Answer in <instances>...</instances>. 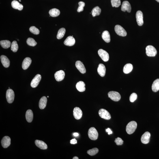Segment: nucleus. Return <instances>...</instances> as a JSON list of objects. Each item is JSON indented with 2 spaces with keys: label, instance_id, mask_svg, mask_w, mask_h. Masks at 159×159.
<instances>
[{
  "label": "nucleus",
  "instance_id": "nucleus-8",
  "mask_svg": "<svg viewBox=\"0 0 159 159\" xmlns=\"http://www.w3.org/2000/svg\"><path fill=\"white\" fill-rule=\"evenodd\" d=\"M98 55L104 62H107L109 60V55L106 51L103 49H100L98 50Z\"/></svg>",
  "mask_w": 159,
  "mask_h": 159
},
{
  "label": "nucleus",
  "instance_id": "nucleus-22",
  "mask_svg": "<svg viewBox=\"0 0 159 159\" xmlns=\"http://www.w3.org/2000/svg\"><path fill=\"white\" fill-rule=\"evenodd\" d=\"M11 5L13 8L17 9L19 10H22L23 9V6L16 1H13L11 3Z\"/></svg>",
  "mask_w": 159,
  "mask_h": 159
},
{
  "label": "nucleus",
  "instance_id": "nucleus-33",
  "mask_svg": "<svg viewBox=\"0 0 159 159\" xmlns=\"http://www.w3.org/2000/svg\"><path fill=\"white\" fill-rule=\"evenodd\" d=\"M18 49V45L16 41H14L11 45V49L14 52H16Z\"/></svg>",
  "mask_w": 159,
  "mask_h": 159
},
{
  "label": "nucleus",
  "instance_id": "nucleus-38",
  "mask_svg": "<svg viewBox=\"0 0 159 159\" xmlns=\"http://www.w3.org/2000/svg\"><path fill=\"white\" fill-rule=\"evenodd\" d=\"M79 4V7H78L77 9V12H82L84 10V7L85 6V3L83 2L80 1L78 3Z\"/></svg>",
  "mask_w": 159,
  "mask_h": 159
},
{
  "label": "nucleus",
  "instance_id": "nucleus-2",
  "mask_svg": "<svg viewBox=\"0 0 159 159\" xmlns=\"http://www.w3.org/2000/svg\"><path fill=\"white\" fill-rule=\"evenodd\" d=\"M88 134L89 137L91 139L96 140L98 139V133L94 127H91L90 128Z\"/></svg>",
  "mask_w": 159,
  "mask_h": 159
},
{
  "label": "nucleus",
  "instance_id": "nucleus-45",
  "mask_svg": "<svg viewBox=\"0 0 159 159\" xmlns=\"http://www.w3.org/2000/svg\"><path fill=\"white\" fill-rule=\"evenodd\" d=\"M155 1H156L157 2H158L159 3V0H155Z\"/></svg>",
  "mask_w": 159,
  "mask_h": 159
},
{
  "label": "nucleus",
  "instance_id": "nucleus-42",
  "mask_svg": "<svg viewBox=\"0 0 159 159\" xmlns=\"http://www.w3.org/2000/svg\"><path fill=\"white\" fill-rule=\"evenodd\" d=\"M106 132L108 133V135H110L113 133V132L111 131L110 129L109 128H108L107 129H106Z\"/></svg>",
  "mask_w": 159,
  "mask_h": 159
},
{
  "label": "nucleus",
  "instance_id": "nucleus-36",
  "mask_svg": "<svg viewBox=\"0 0 159 159\" xmlns=\"http://www.w3.org/2000/svg\"><path fill=\"white\" fill-rule=\"evenodd\" d=\"M112 6L115 7H119L121 5L120 0H111Z\"/></svg>",
  "mask_w": 159,
  "mask_h": 159
},
{
  "label": "nucleus",
  "instance_id": "nucleus-40",
  "mask_svg": "<svg viewBox=\"0 0 159 159\" xmlns=\"http://www.w3.org/2000/svg\"><path fill=\"white\" fill-rule=\"evenodd\" d=\"M115 142L117 145L119 146L122 145L123 141L121 138L118 137L115 139Z\"/></svg>",
  "mask_w": 159,
  "mask_h": 159
},
{
  "label": "nucleus",
  "instance_id": "nucleus-37",
  "mask_svg": "<svg viewBox=\"0 0 159 159\" xmlns=\"http://www.w3.org/2000/svg\"><path fill=\"white\" fill-rule=\"evenodd\" d=\"M29 30L34 34L37 35L40 33V31L35 26H32L30 28Z\"/></svg>",
  "mask_w": 159,
  "mask_h": 159
},
{
  "label": "nucleus",
  "instance_id": "nucleus-1",
  "mask_svg": "<svg viewBox=\"0 0 159 159\" xmlns=\"http://www.w3.org/2000/svg\"><path fill=\"white\" fill-rule=\"evenodd\" d=\"M137 127V123L135 121H132L129 123L126 127V131L129 134H132L135 132Z\"/></svg>",
  "mask_w": 159,
  "mask_h": 159
},
{
  "label": "nucleus",
  "instance_id": "nucleus-44",
  "mask_svg": "<svg viewBox=\"0 0 159 159\" xmlns=\"http://www.w3.org/2000/svg\"><path fill=\"white\" fill-rule=\"evenodd\" d=\"M73 159H78L79 158H78V157L77 156H75L73 158Z\"/></svg>",
  "mask_w": 159,
  "mask_h": 159
},
{
  "label": "nucleus",
  "instance_id": "nucleus-13",
  "mask_svg": "<svg viewBox=\"0 0 159 159\" xmlns=\"http://www.w3.org/2000/svg\"><path fill=\"white\" fill-rule=\"evenodd\" d=\"M73 114L75 119L77 120H79L81 118L83 113L79 108L76 107L74 108Z\"/></svg>",
  "mask_w": 159,
  "mask_h": 159
},
{
  "label": "nucleus",
  "instance_id": "nucleus-39",
  "mask_svg": "<svg viewBox=\"0 0 159 159\" xmlns=\"http://www.w3.org/2000/svg\"><path fill=\"white\" fill-rule=\"evenodd\" d=\"M137 95L135 93H133L131 95L130 97V100L131 102H133L137 98Z\"/></svg>",
  "mask_w": 159,
  "mask_h": 159
},
{
  "label": "nucleus",
  "instance_id": "nucleus-41",
  "mask_svg": "<svg viewBox=\"0 0 159 159\" xmlns=\"http://www.w3.org/2000/svg\"><path fill=\"white\" fill-rule=\"evenodd\" d=\"M70 143L71 144H76L77 143V141L76 139L74 138V139H72L70 140Z\"/></svg>",
  "mask_w": 159,
  "mask_h": 159
},
{
  "label": "nucleus",
  "instance_id": "nucleus-12",
  "mask_svg": "<svg viewBox=\"0 0 159 159\" xmlns=\"http://www.w3.org/2000/svg\"><path fill=\"white\" fill-rule=\"evenodd\" d=\"M131 10V6L129 2L127 1H123L121 7V10L124 12L127 11L128 12H130Z\"/></svg>",
  "mask_w": 159,
  "mask_h": 159
},
{
  "label": "nucleus",
  "instance_id": "nucleus-25",
  "mask_svg": "<svg viewBox=\"0 0 159 159\" xmlns=\"http://www.w3.org/2000/svg\"><path fill=\"white\" fill-rule=\"evenodd\" d=\"M102 38L105 41L109 43L111 41L110 33L108 31H105L103 32L102 35Z\"/></svg>",
  "mask_w": 159,
  "mask_h": 159
},
{
  "label": "nucleus",
  "instance_id": "nucleus-35",
  "mask_svg": "<svg viewBox=\"0 0 159 159\" xmlns=\"http://www.w3.org/2000/svg\"><path fill=\"white\" fill-rule=\"evenodd\" d=\"M99 150L97 148H94L92 149L89 150L87 151V153L91 156H94L96 155L98 152Z\"/></svg>",
  "mask_w": 159,
  "mask_h": 159
},
{
  "label": "nucleus",
  "instance_id": "nucleus-6",
  "mask_svg": "<svg viewBox=\"0 0 159 159\" xmlns=\"http://www.w3.org/2000/svg\"><path fill=\"white\" fill-rule=\"evenodd\" d=\"M6 97L7 102L9 104H11L13 102L15 98V93L12 89H9L7 90L6 94Z\"/></svg>",
  "mask_w": 159,
  "mask_h": 159
},
{
  "label": "nucleus",
  "instance_id": "nucleus-16",
  "mask_svg": "<svg viewBox=\"0 0 159 159\" xmlns=\"http://www.w3.org/2000/svg\"><path fill=\"white\" fill-rule=\"evenodd\" d=\"M2 146L4 148H7L10 146L11 144V139L8 136L4 137L1 141Z\"/></svg>",
  "mask_w": 159,
  "mask_h": 159
},
{
  "label": "nucleus",
  "instance_id": "nucleus-49",
  "mask_svg": "<svg viewBox=\"0 0 159 159\" xmlns=\"http://www.w3.org/2000/svg\"><path fill=\"white\" fill-rule=\"evenodd\" d=\"M18 40L19 41V40L18 39Z\"/></svg>",
  "mask_w": 159,
  "mask_h": 159
},
{
  "label": "nucleus",
  "instance_id": "nucleus-19",
  "mask_svg": "<svg viewBox=\"0 0 159 159\" xmlns=\"http://www.w3.org/2000/svg\"><path fill=\"white\" fill-rule=\"evenodd\" d=\"M1 62L4 67L7 68L10 66V61L6 56L2 55L1 56Z\"/></svg>",
  "mask_w": 159,
  "mask_h": 159
},
{
  "label": "nucleus",
  "instance_id": "nucleus-48",
  "mask_svg": "<svg viewBox=\"0 0 159 159\" xmlns=\"http://www.w3.org/2000/svg\"><path fill=\"white\" fill-rule=\"evenodd\" d=\"M9 89H10V87H9Z\"/></svg>",
  "mask_w": 159,
  "mask_h": 159
},
{
  "label": "nucleus",
  "instance_id": "nucleus-46",
  "mask_svg": "<svg viewBox=\"0 0 159 159\" xmlns=\"http://www.w3.org/2000/svg\"><path fill=\"white\" fill-rule=\"evenodd\" d=\"M19 1L20 2H21V0H19Z\"/></svg>",
  "mask_w": 159,
  "mask_h": 159
},
{
  "label": "nucleus",
  "instance_id": "nucleus-31",
  "mask_svg": "<svg viewBox=\"0 0 159 159\" xmlns=\"http://www.w3.org/2000/svg\"><path fill=\"white\" fill-rule=\"evenodd\" d=\"M1 46L3 48L7 49L10 47L11 42L8 40H1L0 42Z\"/></svg>",
  "mask_w": 159,
  "mask_h": 159
},
{
  "label": "nucleus",
  "instance_id": "nucleus-24",
  "mask_svg": "<svg viewBox=\"0 0 159 159\" xmlns=\"http://www.w3.org/2000/svg\"><path fill=\"white\" fill-rule=\"evenodd\" d=\"M47 102V99L46 96H43L40 99L39 102V107L40 109H44L45 108Z\"/></svg>",
  "mask_w": 159,
  "mask_h": 159
},
{
  "label": "nucleus",
  "instance_id": "nucleus-7",
  "mask_svg": "<svg viewBox=\"0 0 159 159\" xmlns=\"http://www.w3.org/2000/svg\"><path fill=\"white\" fill-rule=\"evenodd\" d=\"M100 117L102 119L109 120L111 119V115L108 111L104 109H101L98 112Z\"/></svg>",
  "mask_w": 159,
  "mask_h": 159
},
{
  "label": "nucleus",
  "instance_id": "nucleus-11",
  "mask_svg": "<svg viewBox=\"0 0 159 159\" xmlns=\"http://www.w3.org/2000/svg\"><path fill=\"white\" fill-rule=\"evenodd\" d=\"M65 73L63 70H60L56 72L55 74V77L56 81H60L64 79Z\"/></svg>",
  "mask_w": 159,
  "mask_h": 159
},
{
  "label": "nucleus",
  "instance_id": "nucleus-15",
  "mask_svg": "<svg viewBox=\"0 0 159 159\" xmlns=\"http://www.w3.org/2000/svg\"><path fill=\"white\" fill-rule=\"evenodd\" d=\"M151 137L150 133L149 132H146L142 136L141 141L142 143L144 144L148 143L149 142Z\"/></svg>",
  "mask_w": 159,
  "mask_h": 159
},
{
  "label": "nucleus",
  "instance_id": "nucleus-47",
  "mask_svg": "<svg viewBox=\"0 0 159 159\" xmlns=\"http://www.w3.org/2000/svg\"><path fill=\"white\" fill-rule=\"evenodd\" d=\"M49 96H48V97H47L48 98H49Z\"/></svg>",
  "mask_w": 159,
  "mask_h": 159
},
{
  "label": "nucleus",
  "instance_id": "nucleus-43",
  "mask_svg": "<svg viewBox=\"0 0 159 159\" xmlns=\"http://www.w3.org/2000/svg\"><path fill=\"white\" fill-rule=\"evenodd\" d=\"M73 135L75 136H79V134L77 133H74Z\"/></svg>",
  "mask_w": 159,
  "mask_h": 159
},
{
  "label": "nucleus",
  "instance_id": "nucleus-20",
  "mask_svg": "<svg viewBox=\"0 0 159 159\" xmlns=\"http://www.w3.org/2000/svg\"><path fill=\"white\" fill-rule=\"evenodd\" d=\"M32 62V60L30 58L27 57L24 59L22 63V67L24 70H26L31 65Z\"/></svg>",
  "mask_w": 159,
  "mask_h": 159
},
{
  "label": "nucleus",
  "instance_id": "nucleus-21",
  "mask_svg": "<svg viewBox=\"0 0 159 159\" xmlns=\"http://www.w3.org/2000/svg\"><path fill=\"white\" fill-rule=\"evenodd\" d=\"M35 143L37 146L41 149L45 150L48 148L47 145L44 141L40 140H36Z\"/></svg>",
  "mask_w": 159,
  "mask_h": 159
},
{
  "label": "nucleus",
  "instance_id": "nucleus-18",
  "mask_svg": "<svg viewBox=\"0 0 159 159\" xmlns=\"http://www.w3.org/2000/svg\"><path fill=\"white\" fill-rule=\"evenodd\" d=\"M98 74L102 77L105 76L106 72V68L105 66L103 64H100L98 68Z\"/></svg>",
  "mask_w": 159,
  "mask_h": 159
},
{
  "label": "nucleus",
  "instance_id": "nucleus-10",
  "mask_svg": "<svg viewBox=\"0 0 159 159\" xmlns=\"http://www.w3.org/2000/svg\"><path fill=\"white\" fill-rule=\"evenodd\" d=\"M41 79V76L40 75L38 74L36 75L32 80L31 84V86L33 88L36 87L38 85Z\"/></svg>",
  "mask_w": 159,
  "mask_h": 159
},
{
  "label": "nucleus",
  "instance_id": "nucleus-5",
  "mask_svg": "<svg viewBox=\"0 0 159 159\" xmlns=\"http://www.w3.org/2000/svg\"><path fill=\"white\" fill-rule=\"evenodd\" d=\"M115 33L119 36H126L127 34L126 31L124 28L119 25H117L115 27Z\"/></svg>",
  "mask_w": 159,
  "mask_h": 159
},
{
  "label": "nucleus",
  "instance_id": "nucleus-27",
  "mask_svg": "<svg viewBox=\"0 0 159 159\" xmlns=\"http://www.w3.org/2000/svg\"><path fill=\"white\" fill-rule=\"evenodd\" d=\"M133 68V65L131 64H127L125 65L123 68V72L125 74H128L132 71Z\"/></svg>",
  "mask_w": 159,
  "mask_h": 159
},
{
  "label": "nucleus",
  "instance_id": "nucleus-14",
  "mask_svg": "<svg viewBox=\"0 0 159 159\" xmlns=\"http://www.w3.org/2000/svg\"><path fill=\"white\" fill-rule=\"evenodd\" d=\"M76 66L78 70L82 74H84L86 72V70L83 63L80 61H77L76 63Z\"/></svg>",
  "mask_w": 159,
  "mask_h": 159
},
{
  "label": "nucleus",
  "instance_id": "nucleus-3",
  "mask_svg": "<svg viewBox=\"0 0 159 159\" xmlns=\"http://www.w3.org/2000/svg\"><path fill=\"white\" fill-rule=\"evenodd\" d=\"M146 54L149 57H155L157 53V50L154 46L149 45L146 48Z\"/></svg>",
  "mask_w": 159,
  "mask_h": 159
},
{
  "label": "nucleus",
  "instance_id": "nucleus-30",
  "mask_svg": "<svg viewBox=\"0 0 159 159\" xmlns=\"http://www.w3.org/2000/svg\"><path fill=\"white\" fill-rule=\"evenodd\" d=\"M101 12V9L98 6H96L93 8L92 11V15L93 17L99 15Z\"/></svg>",
  "mask_w": 159,
  "mask_h": 159
},
{
  "label": "nucleus",
  "instance_id": "nucleus-34",
  "mask_svg": "<svg viewBox=\"0 0 159 159\" xmlns=\"http://www.w3.org/2000/svg\"><path fill=\"white\" fill-rule=\"evenodd\" d=\"M27 43L28 45L33 47L35 46L37 44V42L35 41L34 39L30 37L27 39Z\"/></svg>",
  "mask_w": 159,
  "mask_h": 159
},
{
  "label": "nucleus",
  "instance_id": "nucleus-29",
  "mask_svg": "<svg viewBox=\"0 0 159 159\" xmlns=\"http://www.w3.org/2000/svg\"><path fill=\"white\" fill-rule=\"evenodd\" d=\"M49 14L50 16L53 17H55L59 15L60 14V12L58 9L53 8L50 10Z\"/></svg>",
  "mask_w": 159,
  "mask_h": 159
},
{
  "label": "nucleus",
  "instance_id": "nucleus-9",
  "mask_svg": "<svg viewBox=\"0 0 159 159\" xmlns=\"http://www.w3.org/2000/svg\"><path fill=\"white\" fill-rule=\"evenodd\" d=\"M136 18L138 25L141 26L143 24V15L141 11L138 10L136 13Z\"/></svg>",
  "mask_w": 159,
  "mask_h": 159
},
{
  "label": "nucleus",
  "instance_id": "nucleus-28",
  "mask_svg": "<svg viewBox=\"0 0 159 159\" xmlns=\"http://www.w3.org/2000/svg\"><path fill=\"white\" fill-rule=\"evenodd\" d=\"M152 91L156 92L159 90V79H157L153 82L152 86Z\"/></svg>",
  "mask_w": 159,
  "mask_h": 159
},
{
  "label": "nucleus",
  "instance_id": "nucleus-4",
  "mask_svg": "<svg viewBox=\"0 0 159 159\" xmlns=\"http://www.w3.org/2000/svg\"><path fill=\"white\" fill-rule=\"evenodd\" d=\"M108 95L109 98L115 102H118L121 98L120 94L117 92L110 91L108 93Z\"/></svg>",
  "mask_w": 159,
  "mask_h": 159
},
{
  "label": "nucleus",
  "instance_id": "nucleus-26",
  "mask_svg": "<svg viewBox=\"0 0 159 159\" xmlns=\"http://www.w3.org/2000/svg\"><path fill=\"white\" fill-rule=\"evenodd\" d=\"M26 118L28 122L31 123L33 121V117L32 111L30 109L28 110L26 112Z\"/></svg>",
  "mask_w": 159,
  "mask_h": 159
},
{
  "label": "nucleus",
  "instance_id": "nucleus-17",
  "mask_svg": "<svg viewBox=\"0 0 159 159\" xmlns=\"http://www.w3.org/2000/svg\"><path fill=\"white\" fill-rule=\"evenodd\" d=\"M75 40L72 36H69L67 37L65 40L64 44L67 46H73L75 43Z\"/></svg>",
  "mask_w": 159,
  "mask_h": 159
},
{
  "label": "nucleus",
  "instance_id": "nucleus-32",
  "mask_svg": "<svg viewBox=\"0 0 159 159\" xmlns=\"http://www.w3.org/2000/svg\"><path fill=\"white\" fill-rule=\"evenodd\" d=\"M66 30L64 28H61L59 30L58 32L57 36V38L58 39H61L64 36L65 34Z\"/></svg>",
  "mask_w": 159,
  "mask_h": 159
},
{
  "label": "nucleus",
  "instance_id": "nucleus-23",
  "mask_svg": "<svg viewBox=\"0 0 159 159\" xmlns=\"http://www.w3.org/2000/svg\"><path fill=\"white\" fill-rule=\"evenodd\" d=\"M76 87L77 90L80 92H83L85 90V84L82 81L78 82L76 84Z\"/></svg>",
  "mask_w": 159,
  "mask_h": 159
}]
</instances>
